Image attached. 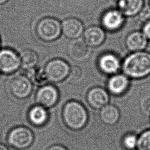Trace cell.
I'll list each match as a JSON object with an SVG mask.
<instances>
[{"instance_id": "9c48e42d", "label": "cell", "mask_w": 150, "mask_h": 150, "mask_svg": "<svg viewBox=\"0 0 150 150\" xmlns=\"http://www.w3.org/2000/svg\"><path fill=\"white\" fill-rule=\"evenodd\" d=\"M61 25L63 35L70 39H79L84 32L82 22L75 18H69L63 20Z\"/></svg>"}, {"instance_id": "4dcf8cb0", "label": "cell", "mask_w": 150, "mask_h": 150, "mask_svg": "<svg viewBox=\"0 0 150 150\" xmlns=\"http://www.w3.org/2000/svg\"><path fill=\"white\" fill-rule=\"evenodd\" d=\"M149 7H150V0H149Z\"/></svg>"}, {"instance_id": "277c9868", "label": "cell", "mask_w": 150, "mask_h": 150, "mask_svg": "<svg viewBox=\"0 0 150 150\" xmlns=\"http://www.w3.org/2000/svg\"><path fill=\"white\" fill-rule=\"evenodd\" d=\"M44 70L49 81L59 83L67 78L70 68L64 60L61 59H54L46 64Z\"/></svg>"}, {"instance_id": "7402d4cb", "label": "cell", "mask_w": 150, "mask_h": 150, "mask_svg": "<svg viewBox=\"0 0 150 150\" xmlns=\"http://www.w3.org/2000/svg\"><path fill=\"white\" fill-rule=\"evenodd\" d=\"M138 150H150V129L143 132L138 138Z\"/></svg>"}, {"instance_id": "9a60e30c", "label": "cell", "mask_w": 150, "mask_h": 150, "mask_svg": "<svg viewBox=\"0 0 150 150\" xmlns=\"http://www.w3.org/2000/svg\"><path fill=\"white\" fill-rule=\"evenodd\" d=\"M148 42V39L140 31H135L131 33L125 40L127 47L132 52L143 51L146 47Z\"/></svg>"}, {"instance_id": "4fadbf2b", "label": "cell", "mask_w": 150, "mask_h": 150, "mask_svg": "<svg viewBox=\"0 0 150 150\" xmlns=\"http://www.w3.org/2000/svg\"><path fill=\"white\" fill-rule=\"evenodd\" d=\"M68 53L73 59L81 61L88 57L90 53L89 46L84 40L76 39L70 43L68 47Z\"/></svg>"}, {"instance_id": "d6a6232c", "label": "cell", "mask_w": 150, "mask_h": 150, "mask_svg": "<svg viewBox=\"0 0 150 150\" xmlns=\"http://www.w3.org/2000/svg\"><path fill=\"white\" fill-rule=\"evenodd\" d=\"M0 44H1V39H0Z\"/></svg>"}, {"instance_id": "1f68e13d", "label": "cell", "mask_w": 150, "mask_h": 150, "mask_svg": "<svg viewBox=\"0 0 150 150\" xmlns=\"http://www.w3.org/2000/svg\"><path fill=\"white\" fill-rule=\"evenodd\" d=\"M149 121H150V114H149Z\"/></svg>"}, {"instance_id": "ffe728a7", "label": "cell", "mask_w": 150, "mask_h": 150, "mask_svg": "<svg viewBox=\"0 0 150 150\" xmlns=\"http://www.w3.org/2000/svg\"><path fill=\"white\" fill-rule=\"evenodd\" d=\"M21 67L26 70L36 66L39 60L37 53L32 50L26 49L23 50L19 54Z\"/></svg>"}, {"instance_id": "44dd1931", "label": "cell", "mask_w": 150, "mask_h": 150, "mask_svg": "<svg viewBox=\"0 0 150 150\" xmlns=\"http://www.w3.org/2000/svg\"><path fill=\"white\" fill-rule=\"evenodd\" d=\"M27 71H28L27 76L29 78L32 83L37 86H42L45 85L48 81L44 69L35 67Z\"/></svg>"}, {"instance_id": "3957f363", "label": "cell", "mask_w": 150, "mask_h": 150, "mask_svg": "<svg viewBox=\"0 0 150 150\" xmlns=\"http://www.w3.org/2000/svg\"><path fill=\"white\" fill-rule=\"evenodd\" d=\"M36 32L41 40L46 42L53 41L60 36L62 33V25L55 18H44L38 22Z\"/></svg>"}, {"instance_id": "f1b7e54d", "label": "cell", "mask_w": 150, "mask_h": 150, "mask_svg": "<svg viewBox=\"0 0 150 150\" xmlns=\"http://www.w3.org/2000/svg\"><path fill=\"white\" fill-rule=\"evenodd\" d=\"M0 150H8V149L5 145L0 144Z\"/></svg>"}, {"instance_id": "603a6c76", "label": "cell", "mask_w": 150, "mask_h": 150, "mask_svg": "<svg viewBox=\"0 0 150 150\" xmlns=\"http://www.w3.org/2000/svg\"><path fill=\"white\" fill-rule=\"evenodd\" d=\"M138 138L134 134H129L125 135L122 140L124 146L127 149H133L137 145Z\"/></svg>"}, {"instance_id": "cb8c5ba5", "label": "cell", "mask_w": 150, "mask_h": 150, "mask_svg": "<svg viewBox=\"0 0 150 150\" xmlns=\"http://www.w3.org/2000/svg\"><path fill=\"white\" fill-rule=\"evenodd\" d=\"M82 77V70L78 66H73L70 69L68 79L70 82H77Z\"/></svg>"}, {"instance_id": "d6986e66", "label": "cell", "mask_w": 150, "mask_h": 150, "mask_svg": "<svg viewBox=\"0 0 150 150\" xmlns=\"http://www.w3.org/2000/svg\"><path fill=\"white\" fill-rule=\"evenodd\" d=\"M100 118L103 122L107 125L116 124L120 118V111L113 105H107L100 109Z\"/></svg>"}, {"instance_id": "5bb4252c", "label": "cell", "mask_w": 150, "mask_h": 150, "mask_svg": "<svg viewBox=\"0 0 150 150\" xmlns=\"http://www.w3.org/2000/svg\"><path fill=\"white\" fill-rule=\"evenodd\" d=\"M129 81L124 74H117L111 76L107 83L108 90L114 95H121L128 88Z\"/></svg>"}, {"instance_id": "6da1fadb", "label": "cell", "mask_w": 150, "mask_h": 150, "mask_svg": "<svg viewBox=\"0 0 150 150\" xmlns=\"http://www.w3.org/2000/svg\"><path fill=\"white\" fill-rule=\"evenodd\" d=\"M122 71L128 77L141 79L150 75V53L134 52L128 55L122 63Z\"/></svg>"}, {"instance_id": "e0dca14e", "label": "cell", "mask_w": 150, "mask_h": 150, "mask_svg": "<svg viewBox=\"0 0 150 150\" xmlns=\"http://www.w3.org/2000/svg\"><path fill=\"white\" fill-rule=\"evenodd\" d=\"M98 66L101 70L109 74L116 73L120 68L119 59L112 53L103 54L98 60Z\"/></svg>"}, {"instance_id": "f546056e", "label": "cell", "mask_w": 150, "mask_h": 150, "mask_svg": "<svg viewBox=\"0 0 150 150\" xmlns=\"http://www.w3.org/2000/svg\"><path fill=\"white\" fill-rule=\"evenodd\" d=\"M8 1L9 0H0V5L6 4V2H8Z\"/></svg>"}, {"instance_id": "5b68a950", "label": "cell", "mask_w": 150, "mask_h": 150, "mask_svg": "<svg viewBox=\"0 0 150 150\" xmlns=\"http://www.w3.org/2000/svg\"><path fill=\"white\" fill-rule=\"evenodd\" d=\"M21 67L19 54L11 48L0 49V74L9 75Z\"/></svg>"}, {"instance_id": "ba28073f", "label": "cell", "mask_w": 150, "mask_h": 150, "mask_svg": "<svg viewBox=\"0 0 150 150\" xmlns=\"http://www.w3.org/2000/svg\"><path fill=\"white\" fill-rule=\"evenodd\" d=\"M59 92L56 87L52 85H43L37 91L35 100L38 105L45 108H50L57 102Z\"/></svg>"}, {"instance_id": "ac0fdd59", "label": "cell", "mask_w": 150, "mask_h": 150, "mask_svg": "<svg viewBox=\"0 0 150 150\" xmlns=\"http://www.w3.org/2000/svg\"><path fill=\"white\" fill-rule=\"evenodd\" d=\"M28 117L31 124L36 126H40L47 121L48 113L46 108L37 104L30 108L28 113Z\"/></svg>"}, {"instance_id": "8992f818", "label": "cell", "mask_w": 150, "mask_h": 150, "mask_svg": "<svg viewBox=\"0 0 150 150\" xmlns=\"http://www.w3.org/2000/svg\"><path fill=\"white\" fill-rule=\"evenodd\" d=\"M8 142L14 148L23 149L32 144L33 135L32 131L25 127H18L11 129L8 135Z\"/></svg>"}, {"instance_id": "30bf717a", "label": "cell", "mask_w": 150, "mask_h": 150, "mask_svg": "<svg viewBox=\"0 0 150 150\" xmlns=\"http://www.w3.org/2000/svg\"><path fill=\"white\" fill-rule=\"evenodd\" d=\"M87 100L91 107L98 110L108 105L110 97L105 90L100 87H96L87 93Z\"/></svg>"}, {"instance_id": "7a4b0ae2", "label": "cell", "mask_w": 150, "mask_h": 150, "mask_svg": "<svg viewBox=\"0 0 150 150\" xmlns=\"http://www.w3.org/2000/svg\"><path fill=\"white\" fill-rule=\"evenodd\" d=\"M64 122L72 129H80L87 123L88 115L85 107L76 101H70L64 106L63 110Z\"/></svg>"}, {"instance_id": "52a82bcc", "label": "cell", "mask_w": 150, "mask_h": 150, "mask_svg": "<svg viewBox=\"0 0 150 150\" xmlns=\"http://www.w3.org/2000/svg\"><path fill=\"white\" fill-rule=\"evenodd\" d=\"M9 88L11 94L15 98L23 100L28 98L31 94L33 85L27 76L19 74L11 79Z\"/></svg>"}, {"instance_id": "d4e9b609", "label": "cell", "mask_w": 150, "mask_h": 150, "mask_svg": "<svg viewBox=\"0 0 150 150\" xmlns=\"http://www.w3.org/2000/svg\"><path fill=\"white\" fill-rule=\"evenodd\" d=\"M142 112L146 115L150 114V97H146L141 103Z\"/></svg>"}, {"instance_id": "7c38bea8", "label": "cell", "mask_w": 150, "mask_h": 150, "mask_svg": "<svg viewBox=\"0 0 150 150\" xmlns=\"http://www.w3.org/2000/svg\"><path fill=\"white\" fill-rule=\"evenodd\" d=\"M105 38V33L103 28L98 26H91L83 32V40L89 46L97 47L101 45Z\"/></svg>"}, {"instance_id": "484cf974", "label": "cell", "mask_w": 150, "mask_h": 150, "mask_svg": "<svg viewBox=\"0 0 150 150\" xmlns=\"http://www.w3.org/2000/svg\"><path fill=\"white\" fill-rule=\"evenodd\" d=\"M139 16L140 19L144 21V22L150 20V7L143 8L141 11L139 13Z\"/></svg>"}, {"instance_id": "4316f807", "label": "cell", "mask_w": 150, "mask_h": 150, "mask_svg": "<svg viewBox=\"0 0 150 150\" xmlns=\"http://www.w3.org/2000/svg\"><path fill=\"white\" fill-rule=\"evenodd\" d=\"M142 32L148 40H150V20L144 23L142 28Z\"/></svg>"}, {"instance_id": "2e32d148", "label": "cell", "mask_w": 150, "mask_h": 150, "mask_svg": "<svg viewBox=\"0 0 150 150\" xmlns=\"http://www.w3.org/2000/svg\"><path fill=\"white\" fill-rule=\"evenodd\" d=\"M144 0H118V9L125 16L138 15L144 8Z\"/></svg>"}, {"instance_id": "83f0119b", "label": "cell", "mask_w": 150, "mask_h": 150, "mask_svg": "<svg viewBox=\"0 0 150 150\" xmlns=\"http://www.w3.org/2000/svg\"><path fill=\"white\" fill-rule=\"evenodd\" d=\"M47 150H67L64 146L61 145H53L51 147H50Z\"/></svg>"}, {"instance_id": "8fae6325", "label": "cell", "mask_w": 150, "mask_h": 150, "mask_svg": "<svg viewBox=\"0 0 150 150\" xmlns=\"http://www.w3.org/2000/svg\"><path fill=\"white\" fill-rule=\"evenodd\" d=\"M124 16L118 9H110L103 14L101 23L105 29L110 31L117 30L123 25Z\"/></svg>"}]
</instances>
